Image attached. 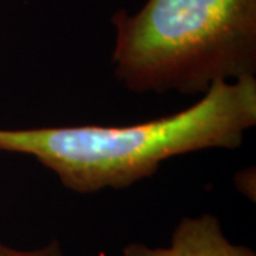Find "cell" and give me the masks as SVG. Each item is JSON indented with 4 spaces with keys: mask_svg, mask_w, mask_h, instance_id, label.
Returning <instances> with one entry per match:
<instances>
[{
    "mask_svg": "<svg viewBox=\"0 0 256 256\" xmlns=\"http://www.w3.org/2000/svg\"><path fill=\"white\" fill-rule=\"evenodd\" d=\"M191 107L130 126L0 128V151L32 156L76 194L124 190L166 160L232 150L256 124V76L215 82Z\"/></svg>",
    "mask_w": 256,
    "mask_h": 256,
    "instance_id": "1",
    "label": "cell"
},
{
    "mask_svg": "<svg viewBox=\"0 0 256 256\" xmlns=\"http://www.w3.org/2000/svg\"><path fill=\"white\" fill-rule=\"evenodd\" d=\"M111 23L114 76L130 92L196 96L256 76V0H146Z\"/></svg>",
    "mask_w": 256,
    "mask_h": 256,
    "instance_id": "2",
    "label": "cell"
},
{
    "mask_svg": "<svg viewBox=\"0 0 256 256\" xmlns=\"http://www.w3.org/2000/svg\"><path fill=\"white\" fill-rule=\"evenodd\" d=\"M121 256H256L246 245L234 244L225 235L220 218L210 212L184 216L175 225L170 244L150 246L132 242L122 248Z\"/></svg>",
    "mask_w": 256,
    "mask_h": 256,
    "instance_id": "3",
    "label": "cell"
},
{
    "mask_svg": "<svg viewBox=\"0 0 256 256\" xmlns=\"http://www.w3.org/2000/svg\"><path fill=\"white\" fill-rule=\"evenodd\" d=\"M0 256H68L58 239L36 248H16L0 240Z\"/></svg>",
    "mask_w": 256,
    "mask_h": 256,
    "instance_id": "4",
    "label": "cell"
}]
</instances>
